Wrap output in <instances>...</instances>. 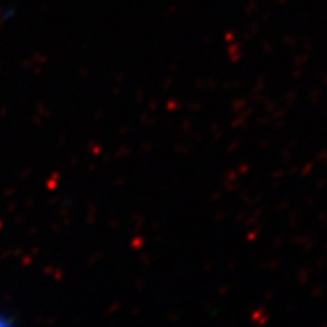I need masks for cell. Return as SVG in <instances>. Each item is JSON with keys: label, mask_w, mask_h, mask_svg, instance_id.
<instances>
[{"label": "cell", "mask_w": 327, "mask_h": 327, "mask_svg": "<svg viewBox=\"0 0 327 327\" xmlns=\"http://www.w3.org/2000/svg\"><path fill=\"white\" fill-rule=\"evenodd\" d=\"M2 323H3V321H2V318H0V324H2Z\"/></svg>", "instance_id": "1"}]
</instances>
